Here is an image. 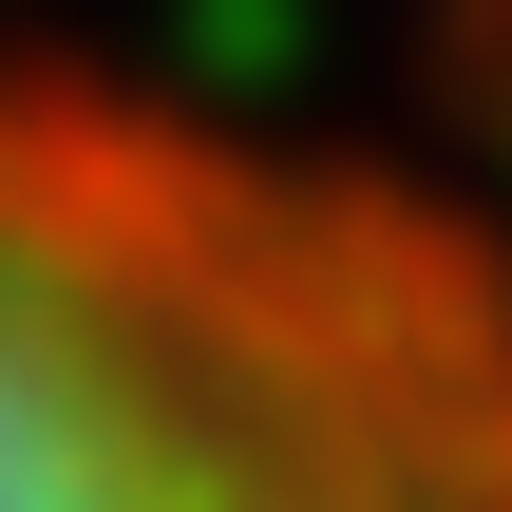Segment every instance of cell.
Listing matches in <instances>:
<instances>
[{
	"mask_svg": "<svg viewBox=\"0 0 512 512\" xmlns=\"http://www.w3.org/2000/svg\"><path fill=\"white\" fill-rule=\"evenodd\" d=\"M0 512H512V228L0 38Z\"/></svg>",
	"mask_w": 512,
	"mask_h": 512,
	"instance_id": "cell-1",
	"label": "cell"
}]
</instances>
